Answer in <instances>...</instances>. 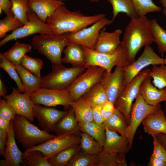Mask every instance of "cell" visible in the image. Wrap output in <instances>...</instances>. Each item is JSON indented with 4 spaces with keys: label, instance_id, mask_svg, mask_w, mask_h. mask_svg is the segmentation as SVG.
Segmentation results:
<instances>
[{
    "label": "cell",
    "instance_id": "obj_1",
    "mask_svg": "<svg viewBox=\"0 0 166 166\" xmlns=\"http://www.w3.org/2000/svg\"><path fill=\"white\" fill-rule=\"evenodd\" d=\"M103 14L86 16L79 11H72L64 5L60 6L47 18L46 23L53 34L58 35L77 32L105 17Z\"/></svg>",
    "mask_w": 166,
    "mask_h": 166
},
{
    "label": "cell",
    "instance_id": "obj_2",
    "mask_svg": "<svg viewBox=\"0 0 166 166\" xmlns=\"http://www.w3.org/2000/svg\"><path fill=\"white\" fill-rule=\"evenodd\" d=\"M153 42L150 20L145 16L131 18L125 29L121 45L131 63L142 47Z\"/></svg>",
    "mask_w": 166,
    "mask_h": 166
},
{
    "label": "cell",
    "instance_id": "obj_3",
    "mask_svg": "<svg viewBox=\"0 0 166 166\" xmlns=\"http://www.w3.org/2000/svg\"><path fill=\"white\" fill-rule=\"evenodd\" d=\"M12 121L15 138L26 149L44 143L56 136L40 129L22 115L16 114Z\"/></svg>",
    "mask_w": 166,
    "mask_h": 166
},
{
    "label": "cell",
    "instance_id": "obj_4",
    "mask_svg": "<svg viewBox=\"0 0 166 166\" xmlns=\"http://www.w3.org/2000/svg\"><path fill=\"white\" fill-rule=\"evenodd\" d=\"M69 34L36 35L32 37L31 44L34 48L44 55L52 65L61 64V53L64 48L70 43Z\"/></svg>",
    "mask_w": 166,
    "mask_h": 166
},
{
    "label": "cell",
    "instance_id": "obj_5",
    "mask_svg": "<svg viewBox=\"0 0 166 166\" xmlns=\"http://www.w3.org/2000/svg\"><path fill=\"white\" fill-rule=\"evenodd\" d=\"M83 47L86 59V68L91 66H97L104 69L107 72L110 73L115 66L123 68L131 63L121 45L114 51L106 53Z\"/></svg>",
    "mask_w": 166,
    "mask_h": 166
},
{
    "label": "cell",
    "instance_id": "obj_6",
    "mask_svg": "<svg viewBox=\"0 0 166 166\" xmlns=\"http://www.w3.org/2000/svg\"><path fill=\"white\" fill-rule=\"evenodd\" d=\"M51 72L41 78V87L60 89H67L75 79L84 72L85 66L67 68L62 64L52 65Z\"/></svg>",
    "mask_w": 166,
    "mask_h": 166
},
{
    "label": "cell",
    "instance_id": "obj_7",
    "mask_svg": "<svg viewBox=\"0 0 166 166\" xmlns=\"http://www.w3.org/2000/svg\"><path fill=\"white\" fill-rule=\"evenodd\" d=\"M151 69L146 67L141 71L124 88L115 106L125 117L128 125L129 123L133 102L139 93L140 85L149 76Z\"/></svg>",
    "mask_w": 166,
    "mask_h": 166
},
{
    "label": "cell",
    "instance_id": "obj_8",
    "mask_svg": "<svg viewBox=\"0 0 166 166\" xmlns=\"http://www.w3.org/2000/svg\"><path fill=\"white\" fill-rule=\"evenodd\" d=\"M161 109L159 104L153 106L147 104L139 93L133 104L131 111L129 123L125 136L128 140L130 149L137 129L143 121L149 115Z\"/></svg>",
    "mask_w": 166,
    "mask_h": 166
},
{
    "label": "cell",
    "instance_id": "obj_9",
    "mask_svg": "<svg viewBox=\"0 0 166 166\" xmlns=\"http://www.w3.org/2000/svg\"><path fill=\"white\" fill-rule=\"evenodd\" d=\"M34 104L48 107L61 105L71 106L74 101L67 89H60L41 87L29 95Z\"/></svg>",
    "mask_w": 166,
    "mask_h": 166
},
{
    "label": "cell",
    "instance_id": "obj_10",
    "mask_svg": "<svg viewBox=\"0 0 166 166\" xmlns=\"http://www.w3.org/2000/svg\"><path fill=\"white\" fill-rule=\"evenodd\" d=\"M79 75L67 89L74 101L81 97L90 88L100 82L106 71L104 68L91 66Z\"/></svg>",
    "mask_w": 166,
    "mask_h": 166
},
{
    "label": "cell",
    "instance_id": "obj_11",
    "mask_svg": "<svg viewBox=\"0 0 166 166\" xmlns=\"http://www.w3.org/2000/svg\"><path fill=\"white\" fill-rule=\"evenodd\" d=\"M80 135L72 132L59 133L54 138L25 151L38 150L48 158L68 148L79 144Z\"/></svg>",
    "mask_w": 166,
    "mask_h": 166
},
{
    "label": "cell",
    "instance_id": "obj_12",
    "mask_svg": "<svg viewBox=\"0 0 166 166\" xmlns=\"http://www.w3.org/2000/svg\"><path fill=\"white\" fill-rule=\"evenodd\" d=\"M27 16L28 22L2 40L0 41V47L10 40L22 38L37 33L53 34L47 24L42 21L34 11L31 10L27 13Z\"/></svg>",
    "mask_w": 166,
    "mask_h": 166
},
{
    "label": "cell",
    "instance_id": "obj_13",
    "mask_svg": "<svg viewBox=\"0 0 166 166\" xmlns=\"http://www.w3.org/2000/svg\"><path fill=\"white\" fill-rule=\"evenodd\" d=\"M164 64V58L158 55L150 45L145 46L142 53L136 60L123 68L125 86L148 66Z\"/></svg>",
    "mask_w": 166,
    "mask_h": 166
},
{
    "label": "cell",
    "instance_id": "obj_14",
    "mask_svg": "<svg viewBox=\"0 0 166 166\" xmlns=\"http://www.w3.org/2000/svg\"><path fill=\"white\" fill-rule=\"evenodd\" d=\"M113 22L111 19L105 17L89 27H86L76 32L70 33V42L76 43L83 46L94 49L100 31Z\"/></svg>",
    "mask_w": 166,
    "mask_h": 166
},
{
    "label": "cell",
    "instance_id": "obj_15",
    "mask_svg": "<svg viewBox=\"0 0 166 166\" xmlns=\"http://www.w3.org/2000/svg\"><path fill=\"white\" fill-rule=\"evenodd\" d=\"M100 82L106 91L108 100L115 105L125 86L123 67L116 66L112 73L106 71Z\"/></svg>",
    "mask_w": 166,
    "mask_h": 166
},
{
    "label": "cell",
    "instance_id": "obj_16",
    "mask_svg": "<svg viewBox=\"0 0 166 166\" xmlns=\"http://www.w3.org/2000/svg\"><path fill=\"white\" fill-rule=\"evenodd\" d=\"M69 112L61 111L50 107L34 104L33 113L43 130L50 133L53 132L56 125Z\"/></svg>",
    "mask_w": 166,
    "mask_h": 166
},
{
    "label": "cell",
    "instance_id": "obj_17",
    "mask_svg": "<svg viewBox=\"0 0 166 166\" xmlns=\"http://www.w3.org/2000/svg\"><path fill=\"white\" fill-rule=\"evenodd\" d=\"M3 97L13 108L16 114L22 116L33 122L34 117L33 113L34 104L29 95L20 92L14 87L10 94L4 96Z\"/></svg>",
    "mask_w": 166,
    "mask_h": 166
},
{
    "label": "cell",
    "instance_id": "obj_18",
    "mask_svg": "<svg viewBox=\"0 0 166 166\" xmlns=\"http://www.w3.org/2000/svg\"><path fill=\"white\" fill-rule=\"evenodd\" d=\"M105 129L106 138L102 150L111 153H118L125 158L126 154L130 150L127 138L107 128Z\"/></svg>",
    "mask_w": 166,
    "mask_h": 166
},
{
    "label": "cell",
    "instance_id": "obj_19",
    "mask_svg": "<svg viewBox=\"0 0 166 166\" xmlns=\"http://www.w3.org/2000/svg\"><path fill=\"white\" fill-rule=\"evenodd\" d=\"M151 79L149 76L144 79L140 85L139 93L145 101L151 105L166 102V87L158 89L152 83Z\"/></svg>",
    "mask_w": 166,
    "mask_h": 166
},
{
    "label": "cell",
    "instance_id": "obj_20",
    "mask_svg": "<svg viewBox=\"0 0 166 166\" xmlns=\"http://www.w3.org/2000/svg\"><path fill=\"white\" fill-rule=\"evenodd\" d=\"M122 30L117 29L109 32L101 30L94 49L101 53H109L116 49L121 45L120 37Z\"/></svg>",
    "mask_w": 166,
    "mask_h": 166
},
{
    "label": "cell",
    "instance_id": "obj_21",
    "mask_svg": "<svg viewBox=\"0 0 166 166\" xmlns=\"http://www.w3.org/2000/svg\"><path fill=\"white\" fill-rule=\"evenodd\" d=\"M7 139L5 154L4 166H19L23 163L22 152L16 143L12 120L7 131Z\"/></svg>",
    "mask_w": 166,
    "mask_h": 166
},
{
    "label": "cell",
    "instance_id": "obj_22",
    "mask_svg": "<svg viewBox=\"0 0 166 166\" xmlns=\"http://www.w3.org/2000/svg\"><path fill=\"white\" fill-rule=\"evenodd\" d=\"M142 123L144 132L152 136L160 133L166 135V118L161 109L148 115Z\"/></svg>",
    "mask_w": 166,
    "mask_h": 166
},
{
    "label": "cell",
    "instance_id": "obj_23",
    "mask_svg": "<svg viewBox=\"0 0 166 166\" xmlns=\"http://www.w3.org/2000/svg\"><path fill=\"white\" fill-rule=\"evenodd\" d=\"M29 4L41 20L46 23L47 18L65 3L60 0H30Z\"/></svg>",
    "mask_w": 166,
    "mask_h": 166
},
{
    "label": "cell",
    "instance_id": "obj_24",
    "mask_svg": "<svg viewBox=\"0 0 166 166\" xmlns=\"http://www.w3.org/2000/svg\"><path fill=\"white\" fill-rule=\"evenodd\" d=\"M64 56L62 58V63L70 64L72 66H85L86 59L83 47L73 42L70 43L64 49Z\"/></svg>",
    "mask_w": 166,
    "mask_h": 166
},
{
    "label": "cell",
    "instance_id": "obj_25",
    "mask_svg": "<svg viewBox=\"0 0 166 166\" xmlns=\"http://www.w3.org/2000/svg\"><path fill=\"white\" fill-rule=\"evenodd\" d=\"M72 109L62 117L55 125L53 132L59 133L72 132L81 135V131Z\"/></svg>",
    "mask_w": 166,
    "mask_h": 166
},
{
    "label": "cell",
    "instance_id": "obj_26",
    "mask_svg": "<svg viewBox=\"0 0 166 166\" xmlns=\"http://www.w3.org/2000/svg\"><path fill=\"white\" fill-rule=\"evenodd\" d=\"M70 106L78 122L87 123L94 121L92 106L82 97L74 101Z\"/></svg>",
    "mask_w": 166,
    "mask_h": 166
},
{
    "label": "cell",
    "instance_id": "obj_27",
    "mask_svg": "<svg viewBox=\"0 0 166 166\" xmlns=\"http://www.w3.org/2000/svg\"><path fill=\"white\" fill-rule=\"evenodd\" d=\"M25 89L24 93L30 95L40 88L42 77H38L26 69L21 65H14Z\"/></svg>",
    "mask_w": 166,
    "mask_h": 166
},
{
    "label": "cell",
    "instance_id": "obj_28",
    "mask_svg": "<svg viewBox=\"0 0 166 166\" xmlns=\"http://www.w3.org/2000/svg\"><path fill=\"white\" fill-rule=\"evenodd\" d=\"M105 128L125 136L128 124L123 114L116 108L113 115L102 123Z\"/></svg>",
    "mask_w": 166,
    "mask_h": 166
},
{
    "label": "cell",
    "instance_id": "obj_29",
    "mask_svg": "<svg viewBox=\"0 0 166 166\" xmlns=\"http://www.w3.org/2000/svg\"><path fill=\"white\" fill-rule=\"evenodd\" d=\"M82 97L92 106L102 105L108 100L106 91L100 82L92 86Z\"/></svg>",
    "mask_w": 166,
    "mask_h": 166
},
{
    "label": "cell",
    "instance_id": "obj_30",
    "mask_svg": "<svg viewBox=\"0 0 166 166\" xmlns=\"http://www.w3.org/2000/svg\"><path fill=\"white\" fill-rule=\"evenodd\" d=\"M78 123L81 131L87 133L94 138L102 149L106 138L105 129L103 124L98 125L94 121Z\"/></svg>",
    "mask_w": 166,
    "mask_h": 166
},
{
    "label": "cell",
    "instance_id": "obj_31",
    "mask_svg": "<svg viewBox=\"0 0 166 166\" xmlns=\"http://www.w3.org/2000/svg\"><path fill=\"white\" fill-rule=\"evenodd\" d=\"M32 48L30 44L17 42L11 49L3 54L14 65H21L22 58L27 53L31 51Z\"/></svg>",
    "mask_w": 166,
    "mask_h": 166
},
{
    "label": "cell",
    "instance_id": "obj_32",
    "mask_svg": "<svg viewBox=\"0 0 166 166\" xmlns=\"http://www.w3.org/2000/svg\"><path fill=\"white\" fill-rule=\"evenodd\" d=\"M113 8V22L120 13H124L130 18L139 17L131 0H106Z\"/></svg>",
    "mask_w": 166,
    "mask_h": 166
},
{
    "label": "cell",
    "instance_id": "obj_33",
    "mask_svg": "<svg viewBox=\"0 0 166 166\" xmlns=\"http://www.w3.org/2000/svg\"><path fill=\"white\" fill-rule=\"evenodd\" d=\"M125 158L118 153H111L102 149L97 155L94 166H127Z\"/></svg>",
    "mask_w": 166,
    "mask_h": 166
},
{
    "label": "cell",
    "instance_id": "obj_34",
    "mask_svg": "<svg viewBox=\"0 0 166 166\" xmlns=\"http://www.w3.org/2000/svg\"><path fill=\"white\" fill-rule=\"evenodd\" d=\"M81 151L79 144L65 149L52 157L48 160L51 166H67L71 159Z\"/></svg>",
    "mask_w": 166,
    "mask_h": 166
},
{
    "label": "cell",
    "instance_id": "obj_35",
    "mask_svg": "<svg viewBox=\"0 0 166 166\" xmlns=\"http://www.w3.org/2000/svg\"><path fill=\"white\" fill-rule=\"evenodd\" d=\"M23 166H51L48 158L41 151L33 150L25 151L22 156Z\"/></svg>",
    "mask_w": 166,
    "mask_h": 166
},
{
    "label": "cell",
    "instance_id": "obj_36",
    "mask_svg": "<svg viewBox=\"0 0 166 166\" xmlns=\"http://www.w3.org/2000/svg\"><path fill=\"white\" fill-rule=\"evenodd\" d=\"M150 27L154 42L156 44L159 52L161 54L166 53V30L155 19L150 21Z\"/></svg>",
    "mask_w": 166,
    "mask_h": 166
},
{
    "label": "cell",
    "instance_id": "obj_37",
    "mask_svg": "<svg viewBox=\"0 0 166 166\" xmlns=\"http://www.w3.org/2000/svg\"><path fill=\"white\" fill-rule=\"evenodd\" d=\"M0 67L15 81L18 90L20 93H24L25 91V88L14 65L6 59L2 53H0Z\"/></svg>",
    "mask_w": 166,
    "mask_h": 166
},
{
    "label": "cell",
    "instance_id": "obj_38",
    "mask_svg": "<svg viewBox=\"0 0 166 166\" xmlns=\"http://www.w3.org/2000/svg\"><path fill=\"white\" fill-rule=\"evenodd\" d=\"M23 25L22 22L11 12L0 20V38H5L7 32L13 31Z\"/></svg>",
    "mask_w": 166,
    "mask_h": 166
},
{
    "label": "cell",
    "instance_id": "obj_39",
    "mask_svg": "<svg viewBox=\"0 0 166 166\" xmlns=\"http://www.w3.org/2000/svg\"><path fill=\"white\" fill-rule=\"evenodd\" d=\"M79 144L81 151L91 155H97L102 150L98 142L87 133H81Z\"/></svg>",
    "mask_w": 166,
    "mask_h": 166
},
{
    "label": "cell",
    "instance_id": "obj_40",
    "mask_svg": "<svg viewBox=\"0 0 166 166\" xmlns=\"http://www.w3.org/2000/svg\"><path fill=\"white\" fill-rule=\"evenodd\" d=\"M139 17L144 16L149 13L159 12L162 8L156 5L152 0H131Z\"/></svg>",
    "mask_w": 166,
    "mask_h": 166
},
{
    "label": "cell",
    "instance_id": "obj_41",
    "mask_svg": "<svg viewBox=\"0 0 166 166\" xmlns=\"http://www.w3.org/2000/svg\"><path fill=\"white\" fill-rule=\"evenodd\" d=\"M152 66L149 76L152 79V84L159 89L166 87V66L164 64Z\"/></svg>",
    "mask_w": 166,
    "mask_h": 166
},
{
    "label": "cell",
    "instance_id": "obj_42",
    "mask_svg": "<svg viewBox=\"0 0 166 166\" xmlns=\"http://www.w3.org/2000/svg\"><path fill=\"white\" fill-rule=\"evenodd\" d=\"M12 3V11L18 19L25 24L28 21L27 14L30 11V0H10Z\"/></svg>",
    "mask_w": 166,
    "mask_h": 166
},
{
    "label": "cell",
    "instance_id": "obj_43",
    "mask_svg": "<svg viewBox=\"0 0 166 166\" xmlns=\"http://www.w3.org/2000/svg\"><path fill=\"white\" fill-rule=\"evenodd\" d=\"M97 155L80 151L73 156L67 166H94Z\"/></svg>",
    "mask_w": 166,
    "mask_h": 166
},
{
    "label": "cell",
    "instance_id": "obj_44",
    "mask_svg": "<svg viewBox=\"0 0 166 166\" xmlns=\"http://www.w3.org/2000/svg\"><path fill=\"white\" fill-rule=\"evenodd\" d=\"M21 65L35 76L41 77L40 72L43 65L41 59L33 58L26 55L22 58Z\"/></svg>",
    "mask_w": 166,
    "mask_h": 166
},
{
    "label": "cell",
    "instance_id": "obj_45",
    "mask_svg": "<svg viewBox=\"0 0 166 166\" xmlns=\"http://www.w3.org/2000/svg\"><path fill=\"white\" fill-rule=\"evenodd\" d=\"M16 115L14 110L6 100L0 98V118L10 121L14 118Z\"/></svg>",
    "mask_w": 166,
    "mask_h": 166
},
{
    "label": "cell",
    "instance_id": "obj_46",
    "mask_svg": "<svg viewBox=\"0 0 166 166\" xmlns=\"http://www.w3.org/2000/svg\"><path fill=\"white\" fill-rule=\"evenodd\" d=\"M152 137L153 138V144L152 154L157 158L166 162V149L157 140L155 136Z\"/></svg>",
    "mask_w": 166,
    "mask_h": 166
},
{
    "label": "cell",
    "instance_id": "obj_47",
    "mask_svg": "<svg viewBox=\"0 0 166 166\" xmlns=\"http://www.w3.org/2000/svg\"><path fill=\"white\" fill-rule=\"evenodd\" d=\"M116 109L115 105L109 100L107 101L102 105L101 113L104 121L108 119L113 115Z\"/></svg>",
    "mask_w": 166,
    "mask_h": 166
},
{
    "label": "cell",
    "instance_id": "obj_48",
    "mask_svg": "<svg viewBox=\"0 0 166 166\" xmlns=\"http://www.w3.org/2000/svg\"><path fill=\"white\" fill-rule=\"evenodd\" d=\"M102 105H94L92 106L93 116L94 121L98 125H101L104 122L101 113Z\"/></svg>",
    "mask_w": 166,
    "mask_h": 166
},
{
    "label": "cell",
    "instance_id": "obj_49",
    "mask_svg": "<svg viewBox=\"0 0 166 166\" xmlns=\"http://www.w3.org/2000/svg\"><path fill=\"white\" fill-rule=\"evenodd\" d=\"M12 3L10 0H0V14L3 11L5 14H8L12 11Z\"/></svg>",
    "mask_w": 166,
    "mask_h": 166
},
{
    "label": "cell",
    "instance_id": "obj_50",
    "mask_svg": "<svg viewBox=\"0 0 166 166\" xmlns=\"http://www.w3.org/2000/svg\"><path fill=\"white\" fill-rule=\"evenodd\" d=\"M148 166H166V162L156 157L152 154Z\"/></svg>",
    "mask_w": 166,
    "mask_h": 166
},
{
    "label": "cell",
    "instance_id": "obj_51",
    "mask_svg": "<svg viewBox=\"0 0 166 166\" xmlns=\"http://www.w3.org/2000/svg\"><path fill=\"white\" fill-rule=\"evenodd\" d=\"M10 121L0 118V129L7 132L10 126Z\"/></svg>",
    "mask_w": 166,
    "mask_h": 166
},
{
    "label": "cell",
    "instance_id": "obj_52",
    "mask_svg": "<svg viewBox=\"0 0 166 166\" xmlns=\"http://www.w3.org/2000/svg\"><path fill=\"white\" fill-rule=\"evenodd\" d=\"M155 136L157 140L166 150V135L160 133L157 134Z\"/></svg>",
    "mask_w": 166,
    "mask_h": 166
},
{
    "label": "cell",
    "instance_id": "obj_53",
    "mask_svg": "<svg viewBox=\"0 0 166 166\" xmlns=\"http://www.w3.org/2000/svg\"><path fill=\"white\" fill-rule=\"evenodd\" d=\"M6 142L0 139V154L4 158Z\"/></svg>",
    "mask_w": 166,
    "mask_h": 166
},
{
    "label": "cell",
    "instance_id": "obj_54",
    "mask_svg": "<svg viewBox=\"0 0 166 166\" xmlns=\"http://www.w3.org/2000/svg\"><path fill=\"white\" fill-rule=\"evenodd\" d=\"M7 93V90L6 87L2 81V80L0 79V97H3L6 95Z\"/></svg>",
    "mask_w": 166,
    "mask_h": 166
},
{
    "label": "cell",
    "instance_id": "obj_55",
    "mask_svg": "<svg viewBox=\"0 0 166 166\" xmlns=\"http://www.w3.org/2000/svg\"><path fill=\"white\" fill-rule=\"evenodd\" d=\"M0 139L7 142V132L0 129Z\"/></svg>",
    "mask_w": 166,
    "mask_h": 166
},
{
    "label": "cell",
    "instance_id": "obj_56",
    "mask_svg": "<svg viewBox=\"0 0 166 166\" xmlns=\"http://www.w3.org/2000/svg\"><path fill=\"white\" fill-rule=\"evenodd\" d=\"M163 7L162 10L163 14L166 16V0H159Z\"/></svg>",
    "mask_w": 166,
    "mask_h": 166
},
{
    "label": "cell",
    "instance_id": "obj_57",
    "mask_svg": "<svg viewBox=\"0 0 166 166\" xmlns=\"http://www.w3.org/2000/svg\"><path fill=\"white\" fill-rule=\"evenodd\" d=\"M5 161V159L1 160L0 161V166H4Z\"/></svg>",
    "mask_w": 166,
    "mask_h": 166
},
{
    "label": "cell",
    "instance_id": "obj_58",
    "mask_svg": "<svg viewBox=\"0 0 166 166\" xmlns=\"http://www.w3.org/2000/svg\"><path fill=\"white\" fill-rule=\"evenodd\" d=\"M100 0H89V1L92 2H97L100 1Z\"/></svg>",
    "mask_w": 166,
    "mask_h": 166
},
{
    "label": "cell",
    "instance_id": "obj_59",
    "mask_svg": "<svg viewBox=\"0 0 166 166\" xmlns=\"http://www.w3.org/2000/svg\"><path fill=\"white\" fill-rule=\"evenodd\" d=\"M164 59V64L166 66V54Z\"/></svg>",
    "mask_w": 166,
    "mask_h": 166
},
{
    "label": "cell",
    "instance_id": "obj_60",
    "mask_svg": "<svg viewBox=\"0 0 166 166\" xmlns=\"http://www.w3.org/2000/svg\"><path fill=\"white\" fill-rule=\"evenodd\" d=\"M164 111L166 112V102H165Z\"/></svg>",
    "mask_w": 166,
    "mask_h": 166
},
{
    "label": "cell",
    "instance_id": "obj_61",
    "mask_svg": "<svg viewBox=\"0 0 166 166\" xmlns=\"http://www.w3.org/2000/svg\"><path fill=\"white\" fill-rule=\"evenodd\" d=\"M61 0V1H65V0Z\"/></svg>",
    "mask_w": 166,
    "mask_h": 166
}]
</instances>
